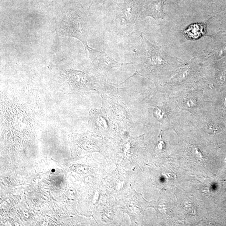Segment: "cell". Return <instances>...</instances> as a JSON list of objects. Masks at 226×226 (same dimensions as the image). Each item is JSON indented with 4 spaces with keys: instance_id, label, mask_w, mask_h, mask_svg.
<instances>
[{
    "instance_id": "obj_1",
    "label": "cell",
    "mask_w": 226,
    "mask_h": 226,
    "mask_svg": "<svg viewBox=\"0 0 226 226\" xmlns=\"http://www.w3.org/2000/svg\"><path fill=\"white\" fill-rule=\"evenodd\" d=\"M140 37L141 44L134 50L137 69L155 72L162 69L167 63L168 56L161 47L150 43L142 34Z\"/></svg>"
},
{
    "instance_id": "obj_2",
    "label": "cell",
    "mask_w": 226,
    "mask_h": 226,
    "mask_svg": "<svg viewBox=\"0 0 226 226\" xmlns=\"http://www.w3.org/2000/svg\"><path fill=\"white\" fill-rule=\"evenodd\" d=\"M143 17L136 0H124L113 19V24L118 34L130 35L136 31Z\"/></svg>"
},
{
    "instance_id": "obj_3",
    "label": "cell",
    "mask_w": 226,
    "mask_h": 226,
    "mask_svg": "<svg viewBox=\"0 0 226 226\" xmlns=\"http://www.w3.org/2000/svg\"><path fill=\"white\" fill-rule=\"evenodd\" d=\"M58 29L61 36L73 37L80 40L84 46L86 53L91 48L87 43L88 20L84 12L76 11L68 13L60 22Z\"/></svg>"
},
{
    "instance_id": "obj_4",
    "label": "cell",
    "mask_w": 226,
    "mask_h": 226,
    "mask_svg": "<svg viewBox=\"0 0 226 226\" xmlns=\"http://www.w3.org/2000/svg\"><path fill=\"white\" fill-rule=\"evenodd\" d=\"M92 60L102 70H108L127 64L119 63L103 51L90 48L88 50Z\"/></svg>"
},
{
    "instance_id": "obj_5",
    "label": "cell",
    "mask_w": 226,
    "mask_h": 226,
    "mask_svg": "<svg viewBox=\"0 0 226 226\" xmlns=\"http://www.w3.org/2000/svg\"><path fill=\"white\" fill-rule=\"evenodd\" d=\"M89 124L92 127L106 130L110 128L112 123L103 109H92Z\"/></svg>"
},
{
    "instance_id": "obj_6",
    "label": "cell",
    "mask_w": 226,
    "mask_h": 226,
    "mask_svg": "<svg viewBox=\"0 0 226 226\" xmlns=\"http://www.w3.org/2000/svg\"><path fill=\"white\" fill-rule=\"evenodd\" d=\"M163 0L153 2L143 13V16H151L156 19L164 18L165 14L163 11Z\"/></svg>"
},
{
    "instance_id": "obj_7",
    "label": "cell",
    "mask_w": 226,
    "mask_h": 226,
    "mask_svg": "<svg viewBox=\"0 0 226 226\" xmlns=\"http://www.w3.org/2000/svg\"><path fill=\"white\" fill-rule=\"evenodd\" d=\"M183 33L188 39L197 40L205 34V27L203 24L194 23L188 26Z\"/></svg>"
},
{
    "instance_id": "obj_8",
    "label": "cell",
    "mask_w": 226,
    "mask_h": 226,
    "mask_svg": "<svg viewBox=\"0 0 226 226\" xmlns=\"http://www.w3.org/2000/svg\"><path fill=\"white\" fill-rule=\"evenodd\" d=\"M207 128V130H208V132L211 133H214L217 132L218 129L216 128L215 126H213L212 125H208Z\"/></svg>"
}]
</instances>
